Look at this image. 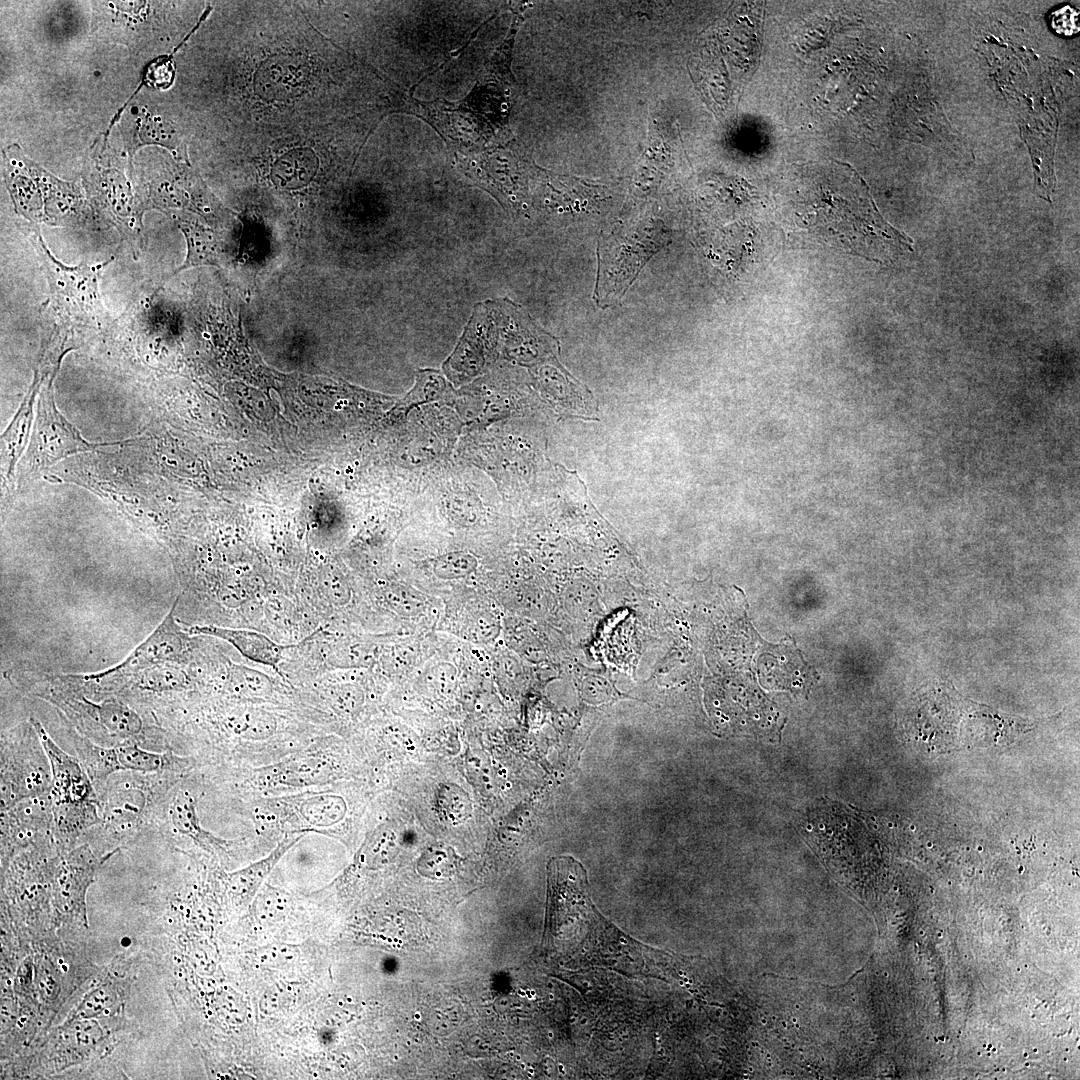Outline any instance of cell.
<instances>
[{
    "label": "cell",
    "instance_id": "cell-1",
    "mask_svg": "<svg viewBox=\"0 0 1080 1080\" xmlns=\"http://www.w3.org/2000/svg\"><path fill=\"white\" fill-rule=\"evenodd\" d=\"M51 767L52 837L68 847L102 821L103 802L80 760L67 754L42 724L30 717Z\"/></svg>",
    "mask_w": 1080,
    "mask_h": 1080
},
{
    "label": "cell",
    "instance_id": "cell-5",
    "mask_svg": "<svg viewBox=\"0 0 1080 1080\" xmlns=\"http://www.w3.org/2000/svg\"><path fill=\"white\" fill-rule=\"evenodd\" d=\"M117 781L103 795L102 824L106 836L125 841L138 836L156 803L157 778Z\"/></svg>",
    "mask_w": 1080,
    "mask_h": 1080
},
{
    "label": "cell",
    "instance_id": "cell-8",
    "mask_svg": "<svg viewBox=\"0 0 1080 1080\" xmlns=\"http://www.w3.org/2000/svg\"><path fill=\"white\" fill-rule=\"evenodd\" d=\"M177 602L178 598L157 628L125 660L115 667L101 673L84 676V678L86 680L98 679L120 672L147 668L151 665L180 661L187 650L189 640L188 635L182 631L174 617Z\"/></svg>",
    "mask_w": 1080,
    "mask_h": 1080
},
{
    "label": "cell",
    "instance_id": "cell-12",
    "mask_svg": "<svg viewBox=\"0 0 1080 1080\" xmlns=\"http://www.w3.org/2000/svg\"><path fill=\"white\" fill-rule=\"evenodd\" d=\"M32 397L33 396H31L24 402L10 428L5 433L11 435V439L5 440L6 443H8L9 445V454L6 459V462H8V472L12 469V466L15 463V460L18 457V454L20 453L22 448L21 444L24 441L23 436L26 434V429L29 426V422L31 419V402L33 399Z\"/></svg>",
    "mask_w": 1080,
    "mask_h": 1080
},
{
    "label": "cell",
    "instance_id": "cell-9",
    "mask_svg": "<svg viewBox=\"0 0 1080 1080\" xmlns=\"http://www.w3.org/2000/svg\"><path fill=\"white\" fill-rule=\"evenodd\" d=\"M189 633L222 639L236 648L244 657L275 669L283 659V652L294 646L278 644L260 632L246 629L193 626Z\"/></svg>",
    "mask_w": 1080,
    "mask_h": 1080
},
{
    "label": "cell",
    "instance_id": "cell-10",
    "mask_svg": "<svg viewBox=\"0 0 1080 1080\" xmlns=\"http://www.w3.org/2000/svg\"><path fill=\"white\" fill-rule=\"evenodd\" d=\"M187 242V256L176 273L191 267L220 266L221 245L214 232L190 218L178 221Z\"/></svg>",
    "mask_w": 1080,
    "mask_h": 1080
},
{
    "label": "cell",
    "instance_id": "cell-13",
    "mask_svg": "<svg viewBox=\"0 0 1080 1080\" xmlns=\"http://www.w3.org/2000/svg\"><path fill=\"white\" fill-rule=\"evenodd\" d=\"M1050 24L1056 33L1071 36L1079 31L1078 11L1064 6L1051 14Z\"/></svg>",
    "mask_w": 1080,
    "mask_h": 1080
},
{
    "label": "cell",
    "instance_id": "cell-11",
    "mask_svg": "<svg viewBox=\"0 0 1080 1080\" xmlns=\"http://www.w3.org/2000/svg\"><path fill=\"white\" fill-rule=\"evenodd\" d=\"M165 123H158L148 118L136 121L135 135L132 136L130 147L136 149L139 145L144 143L157 142L165 145L170 149H174L178 146L177 139L173 130L164 125Z\"/></svg>",
    "mask_w": 1080,
    "mask_h": 1080
},
{
    "label": "cell",
    "instance_id": "cell-3",
    "mask_svg": "<svg viewBox=\"0 0 1080 1080\" xmlns=\"http://www.w3.org/2000/svg\"><path fill=\"white\" fill-rule=\"evenodd\" d=\"M106 444L85 441L79 431L56 409L51 381L40 393L37 418L28 450L21 465L24 477L42 471L58 460Z\"/></svg>",
    "mask_w": 1080,
    "mask_h": 1080
},
{
    "label": "cell",
    "instance_id": "cell-2",
    "mask_svg": "<svg viewBox=\"0 0 1080 1080\" xmlns=\"http://www.w3.org/2000/svg\"><path fill=\"white\" fill-rule=\"evenodd\" d=\"M1 811L21 800L50 796L52 775L38 734L1 741Z\"/></svg>",
    "mask_w": 1080,
    "mask_h": 1080
},
{
    "label": "cell",
    "instance_id": "cell-7",
    "mask_svg": "<svg viewBox=\"0 0 1080 1080\" xmlns=\"http://www.w3.org/2000/svg\"><path fill=\"white\" fill-rule=\"evenodd\" d=\"M61 705L63 709L74 713L75 719L84 720L87 734L100 736L99 744L101 742L108 746H117L138 743L142 734L143 723L140 716L119 701L94 703L86 698H66Z\"/></svg>",
    "mask_w": 1080,
    "mask_h": 1080
},
{
    "label": "cell",
    "instance_id": "cell-4",
    "mask_svg": "<svg viewBox=\"0 0 1080 1080\" xmlns=\"http://www.w3.org/2000/svg\"><path fill=\"white\" fill-rule=\"evenodd\" d=\"M32 243L45 269L55 297L70 312L99 322L104 308L98 288L100 272L110 261L98 265L80 264L70 267L59 262L49 251L40 234Z\"/></svg>",
    "mask_w": 1080,
    "mask_h": 1080
},
{
    "label": "cell",
    "instance_id": "cell-6",
    "mask_svg": "<svg viewBox=\"0 0 1080 1080\" xmlns=\"http://www.w3.org/2000/svg\"><path fill=\"white\" fill-rule=\"evenodd\" d=\"M75 749L96 790L103 788L107 779L118 771L163 773L176 763L174 756L148 751L137 743L102 746L82 738L75 739Z\"/></svg>",
    "mask_w": 1080,
    "mask_h": 1080
}]
</instances>
